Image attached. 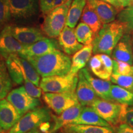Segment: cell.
I'll return each instance as SVG.
<instances>
[{"label": "cell", "mask_w": 133, "mask_h": 133, "mask_svg": "<svg viewBox=\"0 0 133 133\" xmlns=\"http://www.w3.org/2000/svg\"><path fill=\"white\" fill-rule=\"evenodd\" d=\"M102 1H105V2H107L108 3H109V4H110L111 5H112L114 7H115L116 9L118 12L121 11V10H122L123 9L121 8L120 4H119L118 1V0H102Z\"/></svg>", "instance_id": "obj_38"}, {"label": "cell", "mask_w": 133, "mask_h": 133, "mask_svg": "<svg viewBox=\"0 0 133 133\" xmlns=\"http://www.w3.org/2000/svg\"><path fill=\"white\" fill-rule=\"evenodd\" d=\"M6 100L14 106L22 116L41 104L39 99L30 95L24 86L10 91L6 96Z\"/></svg>", "instance_id": "obj_6"}, {"label": "cell", "mask_w": 133, "mask_h": 133, "mask_svg": "<svg viewBox=\"0 0 133 133\" xmlns=\"http://www.w3.org/2000/svg\"><path fill=\"white\" fill-rule=\"evenodd\" d=\"M0 131H2V130H1V129H0Z\"/></svg>", "instance_id": "obj_46"}, {"label": "cell", "mask_w": 133, "mask_h": 133, "mask_svg": "<svg viewBox=\"0 0 133 133\" xmlns=\"http://www.w3.org/2000/svg\"><path fill=\"white\" fill-rule=\"evenodd\" d=\"M95 112L102 119L112 125H117L119 122L121 104L111 101L97 98L91 105Z\"/></svg>", "instance_id": "obj_9"}, {"label": "cell", "mask_w": 133, "mask_h": 133, "mask_svg": "<svg viewBox=\"0 0 133 133\" xmlns=\"http://www.w3.org/2000/svg\"><path fill=\"white\" fill-rule=\"evenodd\" d=\"M131 65L128 63L114 59L113 61V73L115 74L128 75H132Z\"/></svg>", "instance_id": "obj_34"}, {"label": "cell", "mask_w": 133, "mask_h": 133, "mask_svg": "<svg viewBox=\"0 0 133 133\" xmlns=\"http://www.w3.org/2000/svg\"><path fill=\"white\" fill-rule=\"evenodd\" d=\"M118 124H126L133 128V107H129L127 105L121 104Z\"/></svg>", "instance_id": "obj_33"}, {"label": "cell", "mask_w": 133, "mask_h": 133, "mask_svg": "<svg viewBox=\"0 0 133 133\" xmlns=\"http://www.w3.org/2000/svg\"><path fill=\"white\" fill-rule=\"evenodd\" d=\"M114 59L133 65V47L132 36L130 33H126L121 37L113 50L112 55Z\"/></svg>", "instance_id": "obj_14"}, {"label": "cell", "mask_w": 133, "mask_h": 133, "mask_svg": "<svg viewBox=\"0 0 133 133\" xmlns=\"http://www.w3.org/2000/svg\"><path fill=\"white\" fill-rule=\"evenodd\" d=\"M131 2H132V5L133 4V0H131Z\"/></svg>", "instance_id": "obj_45"}, {"label": "cell", "mask_w": 133, "mask_h": 133, "mask_svg": "<svg viewBox=\"0 0 133 133\" xmlns=\"http://www.w3.org/2000/svg\"><path fill=\"white\" fill-rule=\"evenodd\" d=\"M26 133H41L40 132V130H38V128H36V129H33V130H31L29 131V132H26Z\"/></svg>", "instance_id": "obj_40"}, {"label": "cell", "mask_w": 133, "mask_h": 133, "mask_svg": "<svg viewBox=\"0 0 133 133\" xmlns=\"http://www.w3.org/2000/svg\"><path fill=\"white\" fill-rule=\"evenodd\" d=\"M78 80L76 88V94L78 102L83 107H91L92 103L97 99V96L94 89L88 82L82 71H79Z\"/></svg>", "instance_id": "obj_15"}, {"label": "cell", "mask_w": 133, "mask_h": 133, "mask_svg": "<svg viewBox=\"0 0 133 133\" xmlns=\"http://www.w3.org/2000/svg\"><path fill=\"white\" fill-rule=\"evenodd\" d=\"M83 106L78 103L64 111L62 114L56 116L52 115V118L54 120L52 129L50 133H55L65 126L72 123L80 114Z\"/></svg>", "instance_id": "obj_19"}, {"label": "cell", "mask_w": 133, "mask_h": 133, "mask_svg": "<svg viewBox=\"0 0 133 133\" xmlns=\"http://www.w3.org/2000/svg\"><path fill=\"white\" fill-rule=\"evenodd\" d=\"M43 99L48 107L57 115L79 103L76 91L61 93L44 92Z\"/></svg>", "instance_id": "obj_7"}, {"label": "cell", "mask_w": 133, "mask_h": 133, "mask_svg": "<svg viewBox=\"0 0 133 133\" xmlns=\"http://www.w3.org/2000/svg\"><path fill=\"white\" fill-rule=\"evenodd\" d=\"M81 17V22L91 28L95 36L102 28V23L101 22V20L94 10L88 2L84 8Z\"/></svg>", "instance_id": "obj_24"}, {"label": "cell", "mask_w": 133, "mask_h": 133, "mask_svg": "<svg viewBox=\"0 0 133 133\" xmlns=\"http://www.w3.org/2000/svg\"><path fill=\"white\" fill-rule=\"evenodd\" d=\"M118 1L119 4H120L122 9L132 5L131 0H118Z\"/></svg>", "instance_id": "obj_39"}, {"label": "cell", "mask_w": 133, "mask_h": 133, "mask_svg": "<svg viewBox=\"0 0 133 133\" xmlns=\"http://www.w3.org/2000/svg\"><path fill=\"white\" fill-rule=\"evenodd\" d=\"M124 32L125 28L123 24L118 21L104 24L93 39L92 52L95 54H105L111 56Z\"/></svg>", "instance_id": "obj_2"}, {"label": "cell", "mask_w": 133, "mask_h": 133, "mask_svg": "<svg viewBox=\"0 0 133 133\" xmlns=\"http://www.w3.org/2000/svg\"><path fill=\"white\" fill-rule=\"evenodd\" d=\"M66 0H39V8L43 14H47L49 11L64 4Z\"/></svg>", "instance_id": "obj_35"}, {"label": "cell", "mask_w": 133, "mask_h": 133, "mask_svg": "<svg viewBox=\"0 0 133 133\" xmlns=\"http://www.w3.org/2000/svg\"><path fill=\"white\" fill-rule=\"evenodd\" d=\"M11 19V16L6 0H0V26L7 23Z\"/></svg>", "instance_id": "obj_36"}, {"label": "cell", "mask_w": 133, "mask_h": 133, "mask_svg": "<svg viewBox=\"0 0 133 133\" xmlns=\"http://www.w3.org/2000/svg\"><path fill=\"white\" fill-rule=\"evenodd\" d=\"M17 61L24 70L25 74L29 80L38 87L40 83V77L36 69L33 67L30 62L24 58L20 57L19 55L17 56Z\"/></svg>", "instance_id": "obj_30"}, {"label": "cell", "mask_w": 133, "mask_h": 133, "mask_svg": "<svg viewBox=\"0 0 133 133\" xmlns=\"http://www.w3.org/2000/svg\"><path fill=\"white\" fill-rule=\"evenodd\" d=\"M0 133H8V132H7V131L2 130V131H0Z\"/></svg>", "instance_id": "obj_41"}, {"label": "cell", "mask_w": 133, "mask_h": 133, "mask_svg": "<svg viewBox=\"0 0 133 133\" xmlns=\"http://www.w3.org/2000/svg\"><path fill=\"white\" fill-rule=\"evenodd\" d=\"M52 115L47 107L36 108L22 116L8 133H26L38 128L44 123L51 121Z\"/></svg>", "instance_id": "obj_4"}, {"label": "cell", "mask_w": 133, "mask_h": 133, "mask_svg": "<svg viewBox=\"0 0 133 133\" xmlns=\"http://www.w3.org/2000/svg\"><path fill=\"white\" fill-rule=\"evenodd\" d=\"M22 116L6 99L0 101V129L8 131L16 124Z\"/></svg>", "instance_id": "obj_13"}, {"label": "cell", "mask_w": 133, "mask_h": 133, "mask_svg": "<svg viewBox=\"0 0 133 133\" xmlns=\"http://www.w3.org/2000/svg\"><path fill=\"white\" fill-rule=\"evenodd\" d=\"M110 80L115 84L133 92V75H122L112 73Z\"/></svg>", "instance_id": "obj_32"}, {"label": "cell", "mask_w": 133, "mask_h": 133, "mask_svg": "<svg viewBox=\"0 0 133 133\" xmlns=\"http://www.w3.org/2000/svg\"><path fill=\"white\" fill-rule=\"evenodd\" d=\"M81 70L98 97L102 99L112 101L110 98V88L112 84L110 81L93 77L87 69L83 68Z\"/></svg>", "instance_id": "obj_20"}, {"label": "cell", "mask_w": 133, "mask_h": 133, "mask_svg": "<svg viewBox=\"0 0 133 133\" xmlns=\"http://www.w3.org/2000/svg\"><path fill=\"white\" fill-rule=\"evenodd\" d=\"M72 0H66L64 4L49 11L43 25L44 33L49 38L58 37L65 25L68 11Z\"/></svg>", "instance_id": "obj_3"}, {"label": "cell", "mask_w": 133, "mask_h": 133, "mask_svg": "<svg viewBox=\"0 0 133 133\" xmlns=\"http://www.w3.org/2000/svg\"><path fill=\"white\" fill-rule=\"evenodd\" d=\"M12 26H6L0 32V55L7 59L11 54H19L24 49L12 34Z\"/></svg>", "instance_id": "obj_11"}, {"label": "cell", "mask_w": 133, "mask_h": 133, "mask_svg": "<svg viewBox=\"0 0 133 133\" xmlns=\"http://www.w3.org/2000/svg\"><path fill=\"white\" fill-rule=\"evenodd\" d=\"M12 34L16 39L24 47L43 39L44 37L39 29L29 26H12Z\"/></svg>", "instance_id": "obj_16"}, {"label": "cell", "mask_w": 133, "mask_h": 133, "mask_svg": "<svg viewBox=\"0 0 133 133\" xmlns=\"http://www.w3.org/2000/svg\"><path fill=\"white\" fill-rule=\"evenodd\" d=\"M76 39L79 43L84 45L92 44L94 35L92 30L86 24L81 22L78 25L75 30Z\"/></svg>", "instance_id": "obj_29"}, {"label": "cell", "mask_w": 133, "mask_h": 133, "mask_svg": "<svg viewBox=\"0 0 133 133\" xmlns=\"http://www.w3.org/2000/svg\"><path fill=\"white\" fill-rule=\"evenodd\" d=\"M131 71H132V75H133V66H131Z\"/></svg>", "instance_id": "obj_42"}, {"label": "cell", "mask_w": 133, "mask_h": 133, "mask_svg": "<svg viewBox=\"0 0 133 133\" xmlns=\"http://www.w3.org/2000/svg\"><path fill=\"white\" fill-rule=\"evenodd\" d=\"M110 98L112 101L118 104L133 105V92L118 85L111 86Z\"/></svg>", "instance_id": "obj_26"}, {"label": "cell", "mask_w": 133, "mask_h": 133, "mask_svg": "<svg viewBox=\"0 0 133 133\" xmlns=\"http://www.w3.org/2000/svg\"><path fill=\"white\" fill-rule=\"evenodd\" d=\"M116 133H133V128L126 124H121L118 128Z\"/></svg>", "instance_id": "obj_37"}, {"label": "cell", "mask_w": 133, "mask_h": 133, "mask_svg": "<svg viewBox=\"0 0 133 133\" xmlns=\"http://www.w3.org/2000/svg\"><path fill=\"white\" fill-rule=\"evenodd\" d=\"M87 0H74L71 2L66 17V26L72 29L75 27L82 15Z\"/></svg>", "instance_id": "obj_25"}, {"label": "cell", "mask_w": 133, "mask_h": 133, "mask_svg": "<svg viewBox=\"0 0 133 133\" xmlns=\"http://www.w3.org/2000/svg\"><path fill=\"white\" fill-rule=\"evenodd\" d=\"M92 9L97 14L102 24L114 21L118 11L112 5L102 0H87Z\"/></svg>", "instance_id": "obj_18"}, {"label": "cell", "mask_w": 133, "mask_h": 133, "mask_svg": "<svg viewBox=\"0 0 133 133\" xmlns=\"http://www.w3.org/2000/svg\"><path fill=\"white\" fill-rule=\"evenodd\" d=\"M11 18L16 20H27L38 14L39 0H6Z\"/></svg>", "instance_id": "obj_8"}, {"label": "cell", "mask_w": 133, "mask_h": 133, "mask_svg": "<svg viewBox=\"0 0 133 133\" xmlns=\"http://www.w3.org/2000/svg\"><path fill=\"white\" fill-rule=\"evenodd\" d=\"M60 49L59 42L53 38L45 37L31 45L24 47L18 55L22 57L39 56Z\"/></svg>", "instance_id": "obj_12"}, {"label": "cell", "mask_w": 133, "mask_h": 133, "mask_svg": "<svg viewBox=\"0 0 133 133\" xmlns=\"http://www.w3.org/2000/svg\"><path fill=\"white\" fill-rule=\"evenodd\" d=\"M117 19L123 24L126 33H133V4L121 10L117 14Z\"/></svg>", "instance_id": "obj_31"}, {"label": "cell", "mask_w": 133, "mask_h": 133, "mask_svg": "<svg viewBox=\"0 0 133 133\" xmlns=\"http://www.w3.org/2000/svg\"><path fill=\"white\" fill-rule=\"evenodd\" d=\"M63 128L66 133H116L112 126L69 124Z\"/></svg>", "instance_id": "obj_23"}, {"label": "cell", "mask_w": 133, "mask_h": 133, "mask_svg": "<svg viewBox=\"0 0 133 133\" xmlns=\"http://www.w3.org/2000/svg\"><path fill=\"white\" fill-rule=\"evenodd\" d=\"M132 47H133V33H132Z\"/></svg>", "instance_id": "obj_43"}, {"label": "cell", "mask_w": 133, "mask_h": 133, "mask_svg": "<svg viewBox=\"0 0 133 133\" xmlns=\"http://www.w3.org/2000/svg\"><path fill=\"white\" fill-rule=\"evenodd\" d=\"M18 54H11L6 59V64L11 79L17 84H22L24 83L22 70L17 61L16 57Z\"/></svg>", "instance_id": "obj_28"}, {"label": "cell", "mask_w": 133, "mask_h": 133, "mask_svg": "<svg viewBox=\"0 0 133 133\" xmlns=\"http://www.w3.org/2000/svg\"><path fill=\"white\" fill-rule=\"evenodd\" d=\"M70 124L112 126L109 123L99 116L92 108L89 106L83 107L78 116Z\"/></svg>", "instance_id": "obj_21"}, {"label": "cell", "mask_w": 133, "mask_h": 133, "mask_svg": "<svg viewBox=\"0 0 133 133\" xmlns=\"http://www.w3.org/2000/svg\"><path fill=\"white\" fill-rule=\"evenodd\" d=\"M23 58L30 62L42 77L65 75L69 74L71 68L70 58L60 50H56L42 56Z\"/></svg>", "instance_id": "obj_1"}, {"label": "cell", "mask_w": 133, "mask_h": 133, "mask_svg": "<svg viewBox=\"0 0 133 133\" xmlns=\"http://www.w3.org/2000/svg\"><path fill=\"white\" fill-rule=\"evenodd\" d=\"M12 87V79L8 72L6 64L0 59V101L8 96Z\"/></svg>", "instance_id": "obj_27"}, {"label": "cell", "mask_w": 133, "mask_h": 133, "mask_svg": "<svg viewBox=\"0 0 133 133\" xmlns=\"http://www.w3.org/2000/svg\"><path fill=\"white\" fill-rule=\"evenodd\" d=\"M59 133H66V132H64V131H62V132H59Z\"/></svg>", "instance_id": "obj_44"}, {"label": "cell", "mask_w": 133, "mask_h": 133, "mask_svg": "<svg viewBox=\"0 0 133 133\" xmlns=\"http://www.w3.org/2000/svg\"><path fill=\"white\" fill-rule=\"evenodd\" d=\"M89 69L96 76L105 80H110L113 73V60L105 54H96L88 62Z\"/></svg>", "instance_id": "obj_10"}, {"label": "cell", "mask_w": 133, "mask_h": 133, "mask_svg": "<svg viewBox=\"0 0 133 133\" xmlns=\"http://www.w3.org/2000/svg\"><path fill=\"white\" fill-rule=\"evenodd\" d=\"M59 44L66 55H72L80 50L83 44L78 42L75 33V30L65 26L59 35Z\"/></svg>", "instance_id": "obj_17"}, {"label": "cell", "mask_w": 133, "mask_h": 133, "mask_svg": "<svg viewBox=\"0 0 133 133\" xmlns=\"http://www.w3.org/2000/svg\"><path fill=\"white\" fill-rule=\"evenodd\" d=\"M78 80L77 74L46 76L43 77L39 86L44 92H65L76 91Z\"/></svg>", "instance_id": "obj_5"}, {"label": "cell", "mask_w": 133, "mask_h": 133, "mask_svg": "<svg viewBox=\"0 0 133 133\" xmlns=\"http://www.w3.org/2000/svg\"><path fill=\"white\" fill-rule=\"evenodd\" d=\"M92 44L83 46L80 50L74 54L71 59V68L69 74H76L89 62L92 53Z\"/></svg>", "instance_id": "obj_22"}]
</instances>
